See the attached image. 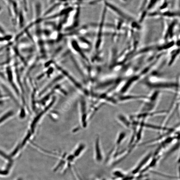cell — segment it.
Here are the masks:
<instances>
[{"instance_id":"4","label":"cell","mask_w":180,"mask_h":180,"mask_svg":"<svg viewBox=\"0 0 180 180\" xmlns=\"http://www.w3.org/2000/svg\"><path fill=\"white\" fill-rule=\"evenodd\" d=\"M8 5L9 12L10 15L13 18H17L19 12L17 2L14 0H12Z\"/></svg>"},{"instance_id":"9","label":"cell","mask_w":180,"mask_h":180,"mask_svg":"<svg viewBox=\"0 0 180 180\" xmlns=\"http://www.w3.org/2000/svg\"><path fill=\"white\" fill-rule=\"evenodd\" d=\"M23 1V3L24 4V6H25V8L26 9L27 8V4H26V0H22Z\"/></svg>"},{"instance_id":"3","label":"cell","mask_w":180,"mask_h":180,"mask_svg":"<svg viewBox=\"0 0 180 180\" xmlns=\"http://www.w3.org/2000/svg\"><path fill=\"white\" fill-rule=\"evenodd\" d=\"M116 120L121 126L128 130H131L132 124L130 117L123 113H119L117 115Z\"/></svg>"},{"instance_id":"6","label":"cell","mask_w":180,"mask_h":180,"mask_svg":"<svg viewBox=\"0 0 180 180\" xmlns=\"http://www.w3.org/2000/svg\"><path fill=\"white\" fill-rule=\"evenodd\" d=\"M127 137V134L126 132L123 131L119 132L116 138V145L119 146L124 141Z\"/></svg>"},{"instance_id":"7","label":"cell","mask_w":180,"mask_h":180,"mask_svg":"<svg viewBox=\"0 0 180 180\" xmlns=\"http://www.w3.org/2000/svg\"><path fill=\"white\" fill-rule=\"evenodd\" d=\"M0 155L2 156V157L5 158L6 159H9V157L7 155H6L4 153L0 151Z\"/></svg>"},{"instance_id":"2","label":"cell","mask_w":180,"mask_h":180,"mask_svg":"<svg viewBox=\"0 0 180 180\" xmlns=\"http://www.w3.org/2000/svg\"><path fill=\"white\" fill-rule=\"evenodd\" d=\"M116 97L118 103H120L135 100L144 101L148 99V96H145V95L131 94L127 93L124 94L118 95Z\"/></svg>"},{"instance_id":"8","label":"cell","mask_w":180,"mask_h":180,"mask_svg":"<svg viewBox=\"0 0 180 180\" xmlns=\"http://www.w3.org/2000/svg\"><path fill=\"white\" fill-rule=\"evenodd\" d=\"M0 33L3 35H5L4 30L2 29L1 26H0Z\"/></svg>"},{"instance_id":"5","label":"cell","mask_w":180,"mask_h":180,"mask_svg":"<svg viewBox=\"0 0 180 180\" xmlns=\"http://www.w3.org/2000/svg\"><path fill=\"white\" fill-rule=\"evenodd\" d=\"M95 147V159L98 162H100L102 160V156L101 150L100 146L99 139L97 138V140Z\"/></svg>"},{"instance_id":"1","label":"cell","mask_w":180,"mask_h":180,"mask_svg":"<svg viewBox=\"0 0 180 180\" xmlns=\"http://www.w3.org/2000/svg\"><path fill=\"white\" fill-rule=\"evenodd\" d=\"M161 91L155 90L148 96V99L144 101L140 112H149L154 111L158 106L161 97Z\"/></svg>"}]
</instances>
